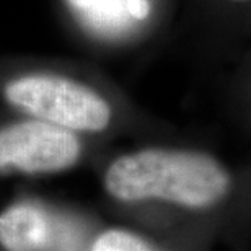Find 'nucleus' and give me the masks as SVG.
<instances>
[{
    "instance_id": "f257e3e1",
    "label": "nucleus",
    "mask_w": 251,
    "mask_h": 251,
    "mask_svg": "<svg viewBox=\"0 0 251 251\" xmlns=\"http://www.w3.org/2000/svg\"><path fill=\"white\" fill-rule=\"evenodd\" d=\"M103 186L113 199L126 204L207 209L228 194L230 175L207 153L153 147L114 158L104 172Z\"/></svg>"
},
{
    "instance_id": "f03ea898",
    "label": "nucleus",
    "mask_w": 251,
    "mask_h": 251,
    "mask_svg": "<svg viewBox=\"0 0 251 251\" xmlns=\"http://www.w3.org/2000/svg\"><path fill=\"white\" fill-rule=\"evenodd\" d=\"M5 100L29 118L70 132H101L113 111L97 90L57 74H28L5 85Z\"/></svg>"
},
{
    "instance_id": "7ed1b4c3",
    "label": "nucleus",
    "mask_w": 251,
    "mask_h": 251,
    "mask_svg": "<svg viewBox=\"0 0 251 251\" xmlns=\"http://www.w3.org/2000/svg\"><path fill=\"white\" fill-rule=\"evenodd\" d=\"M78 134L38 119L0 127V175L41 176L67 172L80 162Z\"/></svg>"
},
{
    "instance_id": "20e7f679",
    "label": "nucleus",
    "mask_w": 251,
    "mask_h": 251,
    "mask_svg": "<svg viewBox=\"0 0 251 251\" xmlns=\"http://www.w3.org/2000/svg\"><path fill=\"white\" fill-rule=\"evenodd\" d=\"M52 219L33 201H17L0 210V248L48 251L52 247Z\"/></svg>"
},
{
    "instance_id": "39448f33",
    "label": "nucleus",
    "mask_w": 251,
    "mask_h": 251,
    "mask_svg": "<svg viewBox=\"0 0 251 251\" xmlns=\"http://www.w3.org/2000/svg\"><path fill=\"white\" fill-rule=\"evenodd\" d=\"M72 13L90 31L104 38L127 34L152 13L150 0H65Z\"/></svg>"
},
{
    "instance_id": "423d86ee",
    "label": "nucleus",
    "mask_w": 251,
    "mask_h": 251,
    "mask_svg": "<svg viewBox=\"0 0 251 251\" xmlns=\"http://www.w3.org/2000/svg\"><path fill=\"white\" fill-rule=\"evenodd\" d=\"M88 251H158L149 240L127 228H108L93 240Z\"/></svg>"
},
{
    "instance_id": "0eeeda50",
    "label": "nucleus",
    "mask_w": 251,
    "mask_h": 251,
    "mask_svg": "<svg viewBox=\"0 0 251 251\" xmlns=\"http://www.w3.org/2000/svg\"><path fill=\"white\" fill-rule=\"evenodd\" d=\"M232 2H251V0H232Z\"/></svg>"
}]
</instances>
